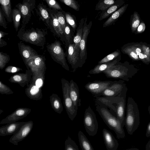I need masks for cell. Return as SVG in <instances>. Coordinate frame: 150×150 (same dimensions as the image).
<instances>
[{"mask_svg": "<svg viewBox=\"0 0 150 150\" xmlns=\"http://www.w3.org/2000/svg\"><path fill=\"white\" fill-rule=\"evenodd\" d=\"M50 17L51 24L53 27L56 35L63 43H65V39L63 30L58 20L56 10L48 9Z\"/></svg>", "mask_w": 150, "mask_h": 150, "instance_id": "16", "label": "cell"}, {"mask_svg": "<svg viewBox=\"0 0 150 150\" xmlns=\"http://www.w3.org/2000/svg\"><path fill=\"white\" fill-rule=\"evenodd\" d=\"M148 111L150 115V106H149L148 107ZM146 136L147 137H150V122L148 124L146 133Z\"/></svg>", "mask_w": 150, "mask_h": 150, "instance_id": "47", "label": "cell"}, {"mask_svg": "<svg viewBox=\"0 0 150 150\" xmlns=\"http://www.w3.org/2000/svg\"><path fill=\"white\" fill-rule=\"evenodd\" d=\"M124 87L122 83L114 81L110 86L106 88L100 95L104 97H114L120 94Z\"/></svg>", "mask_w": 150, "mask_h": 150, "instance_id": "19", "label": "cell"}, {"mask_svg": "<svg viewBox=\"0 0 150 150\" xmlns=\"http://www.w3.org/2000/svg\"><path fill=\"white\" fill-rule=\"evenodd\" d=\"M130 54L131 57L135 59H137L138 58V55L133 52H131Z\"/></svg>", "mask_w": 150, "mask_h": 150, "instance_id": "49", "label": "cell"}, {"mask_svg": "<svg viewBox=\"0 0 150 150\" xmlns=\"http://www.w3.org/2000/svg\"><path fill=\"white\" fill-rule=\"evenodd\" d=\"M117 0H98L95 10L103 11L114 4Z\"/></svg>", "mask_w": 150, "mask_h": 150, "instance_id": "33", "label": "cell"}, {"mask_svg": "<svg viewBox=\"0 0 150 150\" xmlns=\"http://www.w3.org/2000/svg\"><path fill=\"white\" fill-rule=\"evenodd\" d=\"M56 13L58 21L64 32V28L66 23L65 16V12L63 11H58L57 10Z\"/></svg>", "mask_w": 150, "mask_h": 150, "instance_id": "38", "label": "cell"}, {"mask_svg": "<svg viewBox=\"0 0 150 150\" xmlns=\"http://www.w3.org/2000/svg\"><path fill=\"white\" fill-rule=\"evenodd\" d=\"M47 33L45 30L38 28H32L25 30L22 26L17 36L22 41L43 47L45 44Z\"/></svg>", "mask_w": 150, "mask_h": 150, "instance_id": "3", "label": "cell"}, {"mask_svg": "<svg viewBox=\"0 0 150 150\" xmlns=\"http://www.w3.org/2000/svg\"><path fill=\"white\" fill-rule=\"evenodd\" d=\"M65 150H79V148L75 141L69 136L65 142Z\"/></svg>", "mask_w": 150, "mask_h": 150, "instance_id": "36", "label": "cell"}, {"mask_svg": "<svg viewBox=\"0 0 150 150\" xmlns=\"http://www.w3.org/2000/svg\"><path fill=\"white\" fill-rule=\"evenodd\" d=\"M33 126L32 120L26 122L21 127L18 131L10 137L9 142L15 145L25 139L30 133Z\"/></svg>", "mask_w": 150, "mask_h": 150, "instance_id": "11", "label": "cell"}, {"mask_svg": "<svg viewBox=\"0 0 150 150\" xmlns=\"http://www.w3.org/2000/svg\"><path fill=\"white\" fill-rule=\"evenodd\" d=\"M145 25L143 22H141L138 26L137 31L138 32H141L144 30L145 28Z\"/></svg>", "mask_w": 150, "mask_h": 150, "instance_id": "48", "label": "cell"}, {"mask_svg": "<svg viewBox=\"0 0 150 150\" xmlns=\"http://www.w3.org/2000/svg\"><path fill=\"white\" fill-rule=\"evenodd\" d=\"M139 57L141 59L146 58L147 57V56L146 55H144L141 53L139 54Z\"/></svg>", "mask_w": 150, "mask_h": 150, "instance_id": "51", "label": "cell"}, {"mask_svg": "<svg viewBox=\"0 0 150 150\" xmlns=\"http://www.w3.org/2000/svg\"><path fill=\"white\" fill-rule=\"evenodd\" d=\"M130 20L131 21V26L134 30L139 25L140 23V18L137 12L135 11L131 16Z\"/></svg>", "mask_w": 150, "mask_h": 150, "instance_id": "40", "label": "cell"}, {"mask_svg": "<svg viewBox=\"0 0 150 150\" xmlns=\"http://www.w3.org/2000/svg\"><path fill=\"white\" fill-rule=\"evenodd\" d=\"M25 92L27 96L31 100H38L42 99V94L41 88L35 85L29 83L27 85Z\"/></svg>", "mask_w": 150, "mask_h": 150, "instance_id": "21", "label": "cell"}, {"mask_svg": "<svg viewBox=\"0 0 150 150\" xmlns=\"http://www.w3.org/2000/svg\"><path fill=\"white\" fill-rule=\"evenodd\" d=\"M117 59L112 61L98 64L89 71L91 74H97L103 72L105 70L114 65L117 62Z\"/></svg>", "mask_w": 150, "mask_h": 150, "instance_id": "30", "label": "cell"}, {"mask_svg": "<svg viewBox=\"0 0 150 150\" xmlns=\"http://www.w3.org/2000/svg\"><path fill=\"white\" fill-rule=\"evenodd\" d=\"M79 144L82 150H94L93 146L86 136L81 131L78 133Z\"/></svg>", "mask_w": 150, "mask_h": 150, "instance_id": "31", "label": "cell"}, {"mask_svg": "<svg viewBox=\"0 0 150 150\" xmlns=\"http://www.w3.org/2000/svg\"><path fill=\"white\" fill-rule=\"evenodd\" d=\"M5 14L1 7L0 8V25L5 29L7 28V24L5 20Z\"/></svg>", "mask_w": 150, "mask_h": 150, "instance_id": "44", "label": "cell"}, {"mask_svg": "<svg viewBox=\"0 0 150 150\" xmlns=\"http://www.w3.org/2000/svg\"><path fill=\"white\" fill-rule=\"evenodd\" d=\"M136 52H137V55H138L141 53V50L139 48H137L136 50Z\"/></svg>", "mask_w": 150, "mask_h": 150, "instance_id": "52", "label": "cell"}, {"mask_svg": "<svg viewBox=\"0 0 150 150\" xmlns=\"http://www.w3.org/2000/svg\"><path fill=\"white\" fill-rule=\"evenodd\" d=\"M114 81H96L88 83L85 85V87L95 97L100 96L103 91L112 84Z\"/></svg>", "mask_w": 150, "mask_h": 150, "instance_id": "10", "label": "cell"}, {"mask_svg": "<svg viewBox=\"0 0 150 150\" xmlns=\"http://www.w3.org/2000/svg\"><path fill=\"white\" fill-rule=\"evenodd\" d=\"M119 54L118 51H116L111 53L99 61L98 64L109 62L115 60V59Z\"/></svg>", "mask_w": 150, "mask_h": 150, "instance_id": "37", "label": "cell"}, {"mask_svg": "<svg viewBox=\"0 0 150 150\" xmlns=\"http://www.w3.org/2000/svg\"><path fill=\"white\" fill-rule=\"evenodd\" d=\"M12 12V19L13 25L17 31L20 25L21 14L20 11L17 8L13 9Z\"/></svg>", "mask_w": 150, "mask_h": 150, "instance_id": "34", "label": "cell"}, {"mask_svg": "<svg viewBox=\"0 0 150 150\" xmlns=\"http://www.w3.org/2000/svg\"><path fill=\"white\" fill-rule=\"evenodd\" d=\"M145 148L146 150H150V139L147 143Z\"/></svg>", "mask_w": 150, "mask_h": 150, "instance_id": "50", "label": "cell"}, {"mask_svg": "<svg viewBox=\"0 0 150 150\" xmlns=\"http://www.w3.org/2000/svg\"><path fill=\"white\" fill-rule=\"evenodd\" d=\"M64 104L69 118L73 121L76 116L77 111L75 109L69 95V82L64 79L61 80Z\"/></svg>", "mask_w": 150, "mask_h": 150, "instance_id": "6", "label": "cell"}, {"mask_svg": "<svg viewBox=\"0 0 150 150\" xmlns=\"http://www.w3.org/2000/svg\"><path fill=\"white\" fill-rule=\"evenodd\" d=\"M125 1V0H117L114 4L102 11L98 20L101 21L110 16L114 12L124 5Z\"/></svg>", "mask_w": 150, "mask_h": 150, "instance_id": "23", "label": "cell"}, {"mask_svg": "<svg viewBox=\"0 0 150 150\" xmlns=\"http://www.w3.org/2000/svg\"><path fill=\"white\" fill-rule=\"evenodd\" d=\"M84 18H81L79 23L77 29L76 33L74 39V49L80 53V42L82 38L83 25L84 23Z\"/></svg>", "mask_w": 150, "mask_h": 150, "instance_id": "26", "label": "cell"}, {"mask_svg": "<svg viewBox=\"0 0 150 150\" xmlns=\"http://www.w3.org/2000/svg\"><path fill=\"white\" fill-rule=\"evenodd\" d=\"M69 93L75 109L77 111L78 106L80 103L79 89L76 83L72 79L69 82Z\"/></svg>", "mask_w": 150, "mask_h": 150, "instance_id": "22", "label": "cell"}, {"mask_svg": "<svg viewBox=\"0 0 150 150\" xmlns=\"http://www.w3.org/2000/svg\"><path fill=\"white\" fill-rule=\"evenodd\" d=\"M128 6V4H124L114 12L104 22L103 27H108L114 24L125 13Z\"/></svg>", "mask_w": 150, "mask_h": 150, "instance_id": "24", "label": "cell"}, {"mask_svg": "<svg viewBox=\"0 0 150 150\" xmlns=\"http://www.w3.org/2000/svg\"><path fill=\"white\" fill-rule=\"evenodd\" d=\"M20 54L25 65L30 59L37 56V52L29 45H25L21 41L18 44Z\"/></svg>", "mask_w": 150, "mask_h": 150, "instance_id": "15", "label": "cell"}, {"mask_svg": "<svg viewBox=\"0 0 150 150\" xmlns=\"http://www.w3.org/2000/svg\"><path fill=\"white\" fill-rule=\"evenodd\" d=\"M127 89L123 87L120 93L114 97H108L112 104L113 112L121 122L122 127L125 125Z\"/></svg>", "mask_w": 150, "mask_h": 150, "instance_id": "4", "label": "cell"}, {"mask_svg": "<svg viewBox=\"0 0 150 150\" xmlns=\"http://www.w3.org/2000/svg\"><path fill=\"white\" fill-rule=\"evenodd\" d=\"M31 109L27 108H17L11 114L2 119L0 124H6L16 122L26 117L31 112Z\"/></svg>", "mask_w": 150, "mask_h": 150, "instance_id": "12", "label": "cell"}, {"mask_svg": "<svg viewBox=\"0 0 150 150\" xmlns=\"http://www.w3.org/2000/svg\"><path fill=\"white\" fill-rule=\"evenodd\" d=\"M49 7L52 9L62 11L60 4L56 0H45Z\"/></svg>", "mask_w": 150, "mask_h": 150, "instance_id": "42", "label": "cell"}, {"mask_svg": "<svg viewBox=\"0 0 150 150\" xmlns=\"http://www.w3.org/2000/svg\"><path fill=\"white\" fill-rule=\"evenodd\" d=\"M127 150H139L138 149L135 148H130L129 149H127Z\"/></svg>", "mask_w": 150, "mask_h": 150, "instance_id": "53", "label": "cell"}, {"mask_svg": "<svg viewBox=\"0 0 150 150\" xmlns=\"http://www.w3.org/2000/svg\"><path fill=\"white\" fill-rule=\"evenodd\" d=\"M140 123L139 113L138 105L132 97L127 99L125 125L128 133L131 135L137 129Z\"/></svg>", "mask_w": 150, "mask_h": 150, "instance_id": "2", "label": "cell"}, {"mask_svg": "<svg viewBox=\"0 0 150 150\" xmlns=\"http://www.w3.org/2000/svg\"><path fill=\"white\" fill-rule=\"evenodd\" d=\"M0 93L1 94L10 95L13 93V92L8 86L0 81Z\"/></svg>", "mask_w": 150, "mask_h": 150, "instance_id": "43", "label": "cell"}, {"mask_svg": "<svg viewBox=\"0 0 150 150\" xmlns=\"http://www.w3.org/2000/svg\"><path fill=\"white\" fill-rule=\"evenodd\" d=\"M62 3L77 11L79 10L80 6L76 0H59Z\"/></svg>", "mask_w": 150, "mask_h": 150, "instance_id": "39", "label": "cell"}, {"mask_svg": "<svg viewBox=\"0 0 150 150\" xmlns=\"http://www.w3.org/2000/svg\"><path fill=\"white\" fill-rule=\"evenodd\" d=\"M66 22L72 28L74 32L75 31L77 27V23L75 16L69 12L65 13Z\"/></svg>", "mask_w": 150, "mask_h": 150, "instance_id": "35", "label": "cell"}, {"mask_svg": "<svg viewBox=\"0 0 150 150\" xmlns=\"http://www.w3.org/2000/svg\"><path fill=\"white\" fill-rule=\"evenodd\" d=\"M32 76L31 70L28 69L26 71L25 73L17 74L12 76L8 81L11 83H17L21 87H24L29 84Z\"/></svg>", "mask_w": 150, "mask_h": 150, "instance_id": "14", "label": "cell"}, {"mask_svg": "<svg viewBox=\"0 0 150 150\" xmlns=\"http://www.w3.org/2000/svg\"><path fill=\"white\" fill-rule=\"evenodd\" d=\"M26 122H16L9 123L0 127V136H5L15 134Z\"/></svg>", "mask_w": 150, "mask_h": 150, "instance_id": "17", "label": "cell"}, {"mask_svg": "<svg viewBox=\"0 0 150 150\" xmlns=\"http://www.w3.org/2000/svg\"><path fill=\"white\" fill-rule=\"evenodd\" d=\"M83 122L88 134L92 136L95 135L98 132V124L95 114L89 106L85 110Z\"/></svg>", "mask_w": 150, "mask_h": 150, "instance_id": "7", "label": "cell"}, {"mask_svg": "<svg viewBox=\"0 0 150 150\" xmlns=\"http://www.w3.org/2000/svg\"><path fill=\"white\" fill-rule=\"evenodd\" d=\"M50 101L53 110L56 112L61 114L63 110V107L58 96L56 94H52L50 97Z\"/></svg>", "mask_w": 150, "mask_h": 150, "instance_id": "27", "label": "cell"}, {"mask_svg": "<svg viewBox=\"0 0 150 150\" xmlns=\"http://www.w3.org/2000/svg\"><path fill=\"white\" fill-rule=\"evenodd\" d=\"M22 69L20 68L10 66L7 67L5 69V71L6 72L14 73L21 71Z\"/></svg>", "mask_w": 150, "mask_h": 150, "instance_id": "45", "label": "cell"}, {"mask_svg": "<svg viewBox=\"0 0 150 150\" xmlns=\"http://www.w3.org/2000/svg\"><path fill=\"white\" fill-rule=\"evenodd\" d=\"M39 16L42 20L45 22L47 25L50 28L51 22L50 17L48 9L43 3H40L38 6Z\"/></svg>", "mask_w": 150, "mask_h": 150, "instance_id": "28", "label": "cell"}, {"mask_svg": "<svg viewBox=\"0 0 150 150\" xmlns=\"http://www.w3.org/2000/svg\"><path fill=\"white\" fill-rule=\"evenodd\" d=\"M65 39V44L66 49L69 44L74 43V39L75 36L74 32L71 27L67 22L64 30Z\"/></svg>", "mask_w": 150, "mask_h": 150, "instance_id": "32", "label": "cell"}, {"mask_svg": "<svg viewBox=\"0 0 150 150\" xmlns=\"http://www.w3.org/2000/svg\"></svg>", "mask_w": 150, "mask_h": 150, "instance_id": "56", "label": "cell"}, {"mask_svg": "<svg viewBox=\"0 0 150 150\" xmlns=\"http://www.w3.org/2000/svg\"><path fill=\"white\" fill-rule=\"evenodd\" d=\"M96 110L110 129L114 131L118 139H123L125 133L120 121L113 115L106 106L95 101Z\"/></svg>", "mask_w": 150, "mask_h": 150, "instance_id": "1", "label": "cell"}, {"mask_svg": "<svg viewBox=\"0 0 150 150\" xmlns=\"http://www.w3.org/2000/svg\"><path fill=\"white\" fill-rule=\"evenodd\" d=\"M36 0H23L22 3H19L16 7L20 11L22 18V25H25L31 17V12L35 8Z\"/></svg>", "mask_w": 150, "mask_h": 150, "instance_id": "9", "label": "cell"}, {"mask_svg": "<svg viewBox=\"0 0 150 150\" xmlns=\"http://www.w3.org/2000/svg\"><path fill=\"white\" fill-rule=\"evenodd\" d=\"M9 56L7 54L0 52V69H3L10 61Z\"/></svg>", "mask_w": 150, "mask_h": 150, "instance_id": "41", "label": "cell"}, {"mask_svg": "<svg viewBox=\"0 0 150 150\" xmlns=\"http://www.w3.org/2000/svg\"><path fill=\"white\" fill-rule=\"evenodd\" d=\"M47 47L53 59L61 65L65 69L69 71V68L67 62L65 53L60 42L56 40L54 42L48 45Z\"/></svg>", "mask_w": 150, "mask_h": 150, "instance_id": "5", "label": "cell"}, {"mask_svg": "<svg viewBox=\"0 0 150 150\" xmlns=\"http://www.w3.org/2000/svg\"><path fill=\"white\" fill-rule=\"evenodd\" d=\"M146 51L147 52H149L150 51V50L149 47L147 48L146 50Z\"/></svg>", "mask_w": 150, "mask_h": 150, "instance_id": "54", "label": "cell"}, {"mask_svg": "<svg viewBox=\"0 0 150 150\" xmlns=\"http://www.w3.org/2000/svg\"><path fill=\"white\" fill-rule=\"evenodd\" d=\"M87 17L84 19L82 38L80 42V53L79 67H81L85 63L87 58L86 42L92 24V21L87 23Z\"/></svg>", "mask_w": 150, "mask_h": 150, "instance_id": "8", "label": "cell"}, {"mask_svg": "<svg viewBox=\"0 0 150 150\" xmlns=\"http://www.w3.org/2000/svg\"><path fill=\"white\" fill-rule=\"evenodd\" d=\"M102 134L104 143L107 150H116L119 144L112 133L104 128L102 130Z\"/></svg>", "mask_w": 150, "mask_h": 150, "instance_id": "18", "label": "cell"}, {"mask_svg": "<svg viewBox=\"0 0 150 150\" xmlns=\"http://www.w3.org/2000/svg\"><path fill=\"white\" fill-rule=\"evenodd\" d=\"M3 112V110L1 109L0 110V115H1Z\"/></svg>", "mask_w": 150, "mask_h": 150, "instance_id": "55", "label": "cell"}, {"mask_svg": "<svg viewBox=\"0 0 150 150\" xmlns=\"http://www.w3.org/2000/svg\"><path fill=\"white\" fill-rule=\"evenodd\" d=\"M66 50V56L74 72L79 67L80 52L75 49L74 43L69 44Z\"/></svg>", "mask_w": 150, "mask_h": 150, "instance_id": "13", "label": "cell"}, {"mask_svg": "<svg viewBox=\"0 0 150 150\" xmlns=\"http://www.w3.org/2000/svg\"><path fill=\"white\" fill-rule=\"evenodd\" d=\"M45 71L39 70L32 71V76L29 83H32L39 88H42L44 83Z\"/></svg>", "mask_w": 150, "mask_h": 150, "instance_id": "25", "label": "cell"}, {"mask_svg": "<svg viewBox=\"0 0 150 150\" xmlns=\"http://www.w3.org/2000/svg\"><path fill=\"white\" fill-rule=\"evenodd\" d=\"M8 34L1 30L0 31V47L1 48L7 45V42L3 40L2 38Z\"/></svg>", "mask_w": 150, "mask_h": 150, "instance_id": "46", "label": "cell"}, {"mask_svg": "<svg viewBox=\"0 0 150 150\" xmlns=\"http://www.w3.org/2000/svg\"><path fill=\"white\" fill-rule=\"evenodd\" d=\"M27 66L32 71L42 70L45 71L46 67L45 59L44 57L38 55L37 56L30 60Z\"/></svg>", "mask_w": 150, "mask_h": 150, "instance_id": "20", "label": "cell"}, {"mask_svg": "<svg viewBox=\"0 0 150 150\" xmlns=\"http://www.w3.org/2000/svg\"><path fill=\"white\" fill-rule=\"evenodd\" d=\"M1 7L4 12L7 21L9 22H12V11L10 0H0Z\"/></svg>", "mask_w": 150, "mask_h": 150, "instance_id": "29", "label": "cell"}]
</instances>
